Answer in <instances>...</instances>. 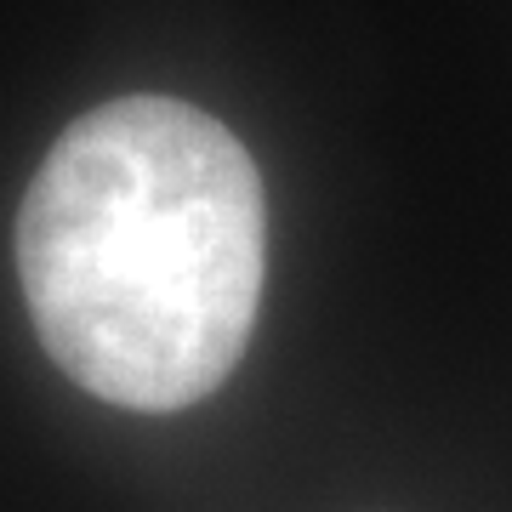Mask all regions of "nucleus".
Masks as SVG:
<instances>
[{"mask_svg":"<svg viewBox=\"0 0 512 512\" xmlns=\"http://www.w3.org/2000/svg\"><path fill=\"white\" fill-rule=\"evenodd\" d=\"M268 200L251 148L183 97L80 114L23 188L18 285L40 348L120 410H188L251 348Z\"/></svg>","mask_w":512,"mask_h":512,"instance_id":"f257e3e1","label":"nucleus"}]
</instances>
